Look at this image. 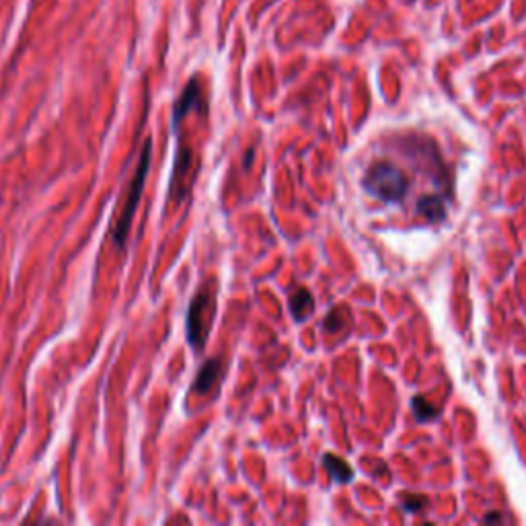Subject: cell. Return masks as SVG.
Masks as SVG:
<instances>
[{
    "label": "cell",
    "instance_id": "6da1fadb",
    "mask_svg": "<svg viewBox=\"0 0 526 526\" xmlns=\"http://www.w3.org/2000/svg\"><path fill=\"white\" fill-rule=\"evenodd\" d=\"M362 185L370 196L386 203L401 202L409 191L407 175L397 164L388 161L374 162L364 173Z\"/></svg>",
    "mask_w": 526,
    "mask_h": 526
},
{
    "label": "cell",
    "instance_id": "7a4b0ae2",
    "mask_svg": "<svg viewBox=\"0 0 526 526\" xmlns=\"http://www.w3.org/2000/svg\"><path fill=\"white\" fill-rule=\"evenodd\" d=\"M150 140L144 142V148H142V157L136 167V173L132 177V181L128 185V191H125V198H123V208L118 216V220L111 228V241L116 243L118 249L125 247L128 241V235H130V226L134 220V214H136V208L140 203L142 189H144V181H146V175H148V167H150Z\"/></svg>",
    "mask_w": 526,
    "mask_h": 526
},
{
    "label": "cell",
    "instance_id": "3957f363",
    "mask_svg": "<svg viewBox=\"0 0 526 526\" xmlns=\"http://www.w3.org/2000/svg\"><path fill=\"white\" fill-rule=\"evenodd\" d=\"M214 317H216V292H214V282H210L194 296L187 308V340L196 352H200L208 342Z\"/></svg>",
    "mask_w": 526,
    "mask_h": 526
},
{
    "label": "cell",
    "instance_id": "277c9868",
    "mask_svg": "<svg viewBox=\"0 0 526 526\" xmlns=\"http://www.w3.org/2000/svg\"><path fill=\"white\" fill-rule=\"evenodd\" d=\"M196 164L198 161H196L194 148L179 144L175 164H173V175H171V200L175 198L177 202H181L187 196V191L191 189V175L196 171Z\"/></svg>",
    "mask_w": 526,
    "mask_h": 526
},
{
    "label": "cell",
    "instance_id": "5b68a950",
    "mask_svg": "<svg viewBox=\"0 0 526 526\" xmlns=\"http://www.w3.org/2000/svg\"><path fill=\"white\" fill-rule=\"evenodd\" d=\"M191 111H200V113L208 111V103L203 99L202 84H200L198 79H191V81L185 84L183 93L179 95L175 107H173V125H175V130L179 128L183 118L189 116Z\"/></svg>",
    "mask_w": 526,
    "mask_h": 526
},
{
    "label": "cell",
    "instance_id": "8992f818",
    "mask_svg": "<svg viewBox=\"0 0 526 526\" xmlns=\"http://www.w3.org/2000/svg\"><path fill=\"white\" fill-rule=\"evenodd\" d=\"M220 379H223V360L220 358H210L206 364L200 368L194 386H191V393H200V395H208L212 393L216 386L220 385Z\"/></svg>",
    "mask_w": 526,
    "mask_h": 526
},
{
    "label": "cell",
    "instance_id": "52a82bcc",
    "mask_svg": "<svg viewBox=\"0 0 526 526\" xmlns=\"http://www.w3.org/2000/svg\"><path fill=\"white\" fill-rule=\"evenodd\" d=\"M313 310H315L313 294L306 288H296L290 296V313H292L294 321L303 323L313 315Z\"/></svg>",
    "mask_w": 526,
    "mask_h": 526
},
{
    "label": "cell",
    "instance_id": "ba28073f",
    "mask_svg": "<svg viewBox=\"0 0 526 526\" xmlns=\"http://www.w3.org/2000/svg\"><path fill=\"white\" fill-rule=\"evenodd\" d=\"M418 212L425 216L430 223H440L444 220L446 216V203L440 196H427V198H422L418 202Z\"/></svg>",
    "mask_w": 526,
    "mask_h": 526
},
{
    "label": "cell",
    "instance_id": "9c48e42d",
    "mask_svg": "<svg viewBox=\"0 0 526 526\" xmlns=\"http://www.w3.org/2000/svg\"><path fill=\"white\" fill-rule=\"evenodd\" d=\"M323 465L329 471V475L333 477V481H337V483H349L354 477V469L347 465L344 459H340L335 454H325Z\"/></svg>",
    "mask_w": 526,
    "mask_h": 526
},
{
    "label": "cell",
    "instance_id": "30bf717a",
    "mask_svg": "<svg viewBox=\"0 0 526 526\" xmlns=\"http://www.w3.org/2000/svg\"><path fill=\"white\" fill-rule=\"evenodd\" d=\"M411 407H413V415L418 422H432L438 418V409L427 403L424 397H415L411 401Z\"/></svg>",
    "mask_w": 526,
    "mask_h": 526
},
{
    "label": "cell",
    "instance_id": "8fae6325",
    "mask_svg": "<svg viewBox=\"0 0 526 526\" xmlns=\"http://www.w3.org/2000/svg\"><path fill=\"white\" fill-rule=\"evenodd\" d=\"M342 325H344V321H342V313L335 308L333 313H329V317L325 319V331H329V333H333V331H337V329H342Z\"/></svg>",
    "mask_w": 526,
    "mask_h": 526
},
{
    "label": "cell",
    "instance_id": "7c38bea8",
    "mask_svg": "<svg viewBox=\"0 0 526 526\" xmlns=\"http://www.w3.org/2000/svg\"><path fill=\"white\" fill-rule=\"evenodd\" d=\"M427 504V500L422 496H407L403 500V508L407 512H420Z\"/></svg>",
    "mask_w": 526,
    "mask_h": 526
},
{
    "label": "cell",
    "instance_id": "4fadbf2b",
    "mask_svg": "<svg viewBox=\"0 0 526 526\" xmlns=\"http://www.w3.org/2000/svg\"><path fill=\"white\" fill-rule=\"evenodd\" d=\"M483 522L486 525H489V522H502V516L498 512H489L486 518H483Z\"/></svg>",
    "mask_w": 526,
    "mask_h": 526
}]
</instances>
